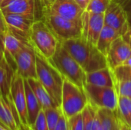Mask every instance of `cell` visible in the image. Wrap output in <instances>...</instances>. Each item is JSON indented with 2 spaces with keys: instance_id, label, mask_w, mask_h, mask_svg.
Segmentation results:
<instances>
[{
  "instance_id": "1",
  "label": "cell",
  "mask_w": 131,
  "mask_h": 130,
  "mask_svg": "<svg viewBox=\"0 0 131 130\" xmlns=\"http://www.w3.org/2000/svg\"><path fill=\"white\" fill-rule=\"evenodd\" d=\"M60 42L86 74L108 67L106 57L95 44L89 42L82 36Z\"/></svg>"
},
{
  "instance_id": "2",
  "label": "cell",
  "mask_w": 131,
  "mask_h": 130,
  "mask_svg": "<svg viewBox=\"0 0 131 130\" xmlns=\"http://www.w3.org/2000/svg\"><path fill=\"white\" fill-rule=\"evenodd\" d=\"M35 53L37 78L48 91L55 104L61 107L64 77L48 59L36 51Z\"/></svg>"
},
{
  "instance_id": "3",
  "label": "cell",
  "mask_w": 131,
  "mask_h": 130,
  "mask_svg": "<svg viewBox=\"0 0 131 130\" xmlns=\"http://www.w3.org/2000/svg\"><path fill=\"white\" fill-rule=\"evenodd\" d=\"M64 79L70 80L84 89L86 83V72L75 59L67 51L59 42L54 54L48 59Z\"/></svg>"
},
{
  "instance_id": "4",
  "label": "cell",
  "mask_w": 131,
  "mask_h": 130,
  "mask_svg": "<svg viewBox=\"0 0 131 130\" xmlns=\"http://www.w3.org/2000/svg\"><path fill=\"white\" fill-rule=\"evenodd\" d=\"M60 41L43 20L35 21L29 34V43L36 52L50 59L55 53Z\"/></svg>"
},
{
  "instance_id": "5",
  "label": "cell",
  "mask_w": 131,
  "mask_h": 130,
  "mask_svg": "<svg viewBox=\"0 0 131 130\" xmlns=\"http://www.w3.org/2000/svg\"><path fill=\"white\" fill-rule=\"evenodd\" d=\"M88 104V99L84 89L64 78L61 108L68 119L81 113Z\"/></svg>"
},
{
  "instance_id": "6",
  "label": "cell",
  "mask_w": 131,
  "mask_h": 130,
  "mask_svg": "<svg viewBox=\"0 0 131 130\" xmlns=\"http://www.w3.org/2000/svg\"><path fill=\"white\" fill-rule=\"evenodd\" d=\"M43 21L48 25L60 41L78 38L82 36V25L80 22L64 18L51 11L46 6Z\"/></svg>"
},
{
  "instance_id": "7",
  "label": "cell",
  "mask_w": 131,
  "mask_h": 130,
  "mask_svg": "<svg viewBox=\"0 0 131 130\" xmlns=\"http://www.w3.org/2000/svg\"><path fill=\"white\" fill-rule=\"evenodd\" d=\"M46 5L43 0H3L0 8L3 13H12L43 20Z\"/></svg>"
},
{
  "instance_id": "8",
  "label": "cell",
  "mask_w": 131,
  "mask_h": 130,
  "mask_svg": "<svg viewBox=\"0 0 131 130\" xmlns=\"http://www.w3.org/2000/svg\"><path fill=\"white\" fill-rule=\"evenodd\" d=\"M84 90L88 102L97 108L117 110L118 95L114 87H97L86 84Z\"/></svg>"
},
{
  "instance_id": "9",
  "label": "cell",
  "mask_w": 131,
  "mask_h": 130,
  "mask_svg": "<svg viewBox=\"0 0 131 130\" xmlns=\"http://www.w3.org/2000/svg\"><path fill=\"white\" fill-rule=\"evenodd\" d=\"M24 80L25 79L21 76L17 72H15L10 84L9 93L11 100L18 115L21 124L23 126H28Z\"/></svg>"
},
{
  "instance_id": "10",
  "label": "cell",
  "mask_w": 131,
  "mask_h": 130,
  "mask_svg": "<svg viewBox=\"0 0 131 130\" xmlns=\"http://www.w3.org/2000/svg\"><path fill=\"white\" fill-rule=\"evenodd\" d=\"M16 70L24 79L37 78L36 53L30 44H25L15 56Z\"/></svg>"
},
{
  "instance_id": "11",
  "label": "cell",
  "mask_w": 131,
  "mask_h": 130,
  "mask_svg": "<svg viewBox=\"0 0 131 130\" xmlns=\"http://www.w3.org/2000/svg\"><path fill=\"white\" fill-rule=\"evenodd\" d=\"M104 25L114 29L121 36L124 35L130 28L127 14L116 0L111 1L104 12Z\"/></svg>"
},
{
  "instance_id": "12",
  "label": "cell",
  "mask_w": 131,
  "mask_h": 130,
  "mask_svg": "<svg viewBox=\"0 0 131 130\" xmlns=\"http://www.w3.org/2000/svg\"><path fill=\"white\" fill-rule=\"evenodd\" d=\"M81 25L82 37L96 45L104 26V13H92L84 11Z\"/></svg>"
},
{
  "instance_id": "13",
  "label": "cell",
  "mask_w": 131,
  "mask_h": 130,
  "mask_svg": "<svg viewBox=\"0 0 131 130\" xmlns=\"http://www.w3.org/2000/svg\"><path fill=\"white\" fill-rule=\"evenodd\" d=\"M130 57L131 45L123 36H119L111 44L106 58L108 67L114 70L123 65Z\"/></svg>"
},
{
  "instance_id": "14",
  "label": "cell",
  "mask_w": 131,
  "mask_h": 130,
  "mask_svg": "<svg viewBox=\"0 0 131 130\" xmlns=\"http://www.w3.org/2000/svg\"><path fill=\"white\" fill-rule=\"evenodd\" d=\"M4 15L8 29L18 37L29 42V34L31 25L35 21V18L12 13H4Z\"/></svg>"
},
{
  "instance_id": "15",
  "label": "cell",
  "mask_w": 131,
  "mask_h": 130,
  "mask_svg": "<svg viewBox=\"0 0 131 130\" xmlns=\"http://www.w3.org/2000/svg\"><path fill=\"white\" fill-rule=\"evenodd\" d=\"M49 9L55 14L72 21L81 23L82 15L84 11L75 0H54Z\"/></svg>"
},
{
  "instance_id": "16",
  "label": "cell",
  "mask_w": 131,
  "mask_h": 130,
  "mask_svg": "<svg viewBox=\"0 0 131 130\" xmlns=\"http://www.w3.org/2000/svg\"><path fill=\"white\" fill-rule=\"evenodd\" d=\"M0 121L11 130H19L22 126L10 94L8 97H4L0 93Z\"/></svg>"
},
{
  "instance_id": "17",
  "label": "cell",
  "mask_w": 131,
  "mask_h": 130,
  "mask_svg": "<svg viewBox=\"0 0 131 130\" xmlns=\"http://www.w3.org/2000/svg\"><path fill=\"white\" fill-rule=\"evenodd\" d=\"M86 83L97 87L115 88L113 73L109 67L88 73L86 75Z\"/></svg>"
},
{
  "instance_id": "18",
  "label": "cell",
  "mask_w": 131,
  "mask_h": 130,
  "mask_svg": "<svg viewBox=\"0 0 131 130\" xmlns=\"http://www.w3.org/2000/svg\"><path fill=\"white\" fill-rule=\"evenodd\" d=\"M98 126L97 130H119L117 110L97 108Z\"/></svg>"
},
{
  "instance_id": "19",
  "label": "cell",
  "mask_w": 131,
  "mask_h": 130,
  "mask_svg": "<svg viewBox=\"0 0 131 130\" xmlns=\"http://www.w3.org/2000/svg\"><path fill=\"white\" fill-rule=\"evenodd\" d=\"M24 83H25V95H26L28 122V126H31L35 122L37 116L42 108L26 79L24 80Z\"/></svg>"
},
{
  "instance_id": "20",
  "label": "cell",
  "mask_w": 131,
  "mask_h": 130,
  "mask_svg": "<svg viewBox=\"0 0 131 130\" xmlns=\"http://www.w3.org/2000/svg\"><path fill=\"white\" fill-rule=\"evenodd\" d=\"M26 80L43 110L58 107L38 78H29Z\"/></svg>"
},
{
  "instance_id": "21",
  "label": "cell",
  "mask_w": 131,
  "mask_h": 130,
  "mask_svg": "<svg viewBox=\"0 0 131 130\" xmlns=\"http://www.w3.org/2000/svg\"><path fill=\"white\" fill-rule=\"evenodd\" d=\"M119 36L121 35H120V34L117 33L114 29L109 27L108 25H104L100 34L96 46L98 48V50L106 57L111 44Z\"/></svg>"
},
{
  "instance_id": "22",
  "label": "cell",
  "mask_w": 131,
  "mask_h": 130,
  "mask_svg": "<svg viewBox=\"0 0 131 130\" xmlns=\"http://www.w3.org/2000/svg\"><path fill=\"white\" fill-rule=\"evenodd\" d=\"M15 71L9 65L5 57L0 62V93L4 97L9 96L10 84Z\"/></svg>"
},
{
  "instance_id": "23",
  "label": "cell",
  "mask_w": 131,
  "mask_h": 130,
  "mask_svg": "<svg viewBox=\"0 0 131 130\" xmlns=\"http://www.w3.org/2000/svg\"><path fill=\"white\" fill-rule=\"evenodd\" d=\"M84 130H97L98 126L97 108L91 105L89 102L81 112Z\"/></svg>"
},
{
  "instance_id": "24",
  "label": "cell",
  "mask_w": 131,
  "mask_h": 130,
  "mask_svg": "<svg viewBox=\"0 0 131 130\" xmlns=\"http://www.w3.org/2000/svg\"><path fill=\"white\" fill-rule=\"evenodd\" d=\"M118 117L130 126L131 115V99L118 96V105L117 109Z\"/></svg>"
},
{
  "instance_id": "25",
  "label": "cell",
  "mask_w": 131,
  "mask_h": 130,
  "mask_svg": "<svg viewBox=\"0 0 131 130\" xmlns=\"http://www.w3.org/2000/svg\"><path fill=\"white\" fill-rule=\"evenodd\" d=\"M49 130H54L61 114L63 113L61 107H54L44 110Z\"/></svg>"
},
{
  "instance_id": "26",
  "label": "cell",
  "mask_w": 131,
  "mask_h": 130,
  "mask_svg": "<svg viewBox=\"0 0 131 130\" xmlns=\"http://www.w3.org/2000/svg\"><path fill=\"white\" fill-rule=\"evenodd\" d=\"M111 0H91L86 10L92 13H104Z\"/></svg>"
},
{
  "instance_id": "27",
  "label": "cell",
  "mask_w": 131,
  "mask_h": 130,
  "mask_svg": "<svg viewBox=\"0 0 131 130\" xmlns=\"http://www.w3.org/2000/svg\"><path fill=\"white\" fill-rule=\"evenodd\" d=\"M115 90L118 96H123L131 99V80L117 82L115 84Z\"/></svg>"
},
{
  "instance_id": "28",
  "label": "cell",
  "mask_w": 131,
  "mask_h": 130,
  "mask_svg": "<svg viewBox=\"0 0 131 130\" xmlns=\"http://www.w3.org/2000/svg\"><path fill=\"white\" fill-rule=\"evenodd\" d=\"M29 127L32 130H49L43 109L40 110L34 124Z\"/></svg>"
},
{
  "instance_id": "29",
  "label": "cell",
  "mask_w": 131,
  "mask_h": 130,
  "mask_svg": "<svg viewBox=\"0 0 131 130\" xmlns=\"http://www.w3.org/2000/svg\"><path fill=\"white\" fill-rule=\"evenodd\" d=\"M68 120L70 130H84L81 113L76 114V115L68 118Z\"/></svg>"
},
{
  "instance_id": "30",
  "label": "cell",
  "mask_w": 131,
  "mask_h": 130,
  "mask_svg": "<svg viewBox=\"0 0 131 130\" xmlns=\"http://www.w3.org/2000/svg\"><path fill=\"white\" fill-rule=\"evenodd\" d=\"M116 1L118 2L124 9L127 16L129 25L130 26H131V0H116Z\"/></svg>"
},
{
  "instance_id": "31",
  "label": "cell",
  "mask_w": 131,
  "mask_h": 130,
  "mask_svg": "<svg viewBox=\"0 0 131 130\" xmlns=\"http://www.w3.org/2000/svg\"><path fill=\"white\" fill-rule=\"evenodd\" d=\"M54 130H70L69 129V124H68V120L64 116V113L61 114L55 128Z\"/></svg>"
},
{
  "instance_id": "32",
  "label": "cell",
  "mask_w": 131,
  "mask_h": 130,
  "mask_svg": "<svg viewBox=\"0 0 131 130\" xmlns=\"http://www.w3.org/2000/svg\"><path fill=\"white\" fill-rule=\"evenodd\" d=\"M8 30V25L3 11L0 8V35H2Z\"/></svg>"
},
{
  "instance_id": "33",
  "label": "cell",
  "mask_w": 131,
  "mask_h": 130,
  "mask_svg": "<svg viewBox=\"0 0 131 130\" xmlns=\"http://www.w3.org/2000/svg\"><path fill=\"white\" fill-rule=\"evenodd\" d=\"M75 1H76V2L80 5V7H81L83 10L85 11L91 0H75Z\"/></svg>"
},
{
  "instance_id": "34",
  "label": "cell",
  "mask_w": 131,
  "mask_h": 130,
  "mask_svg": "<svg viewBox=\"0 0 131 130\" xmlns=\"http://www.w3.org/2000/svg\"><path fill=\"white\" fill-rule=\"evenodd\" d=\"M118 120H119V126H120V128L119 130H131V127L129 126L127 123H125L122 120H121L119 117H118Z\"/></svg>"
},
{
  "instance_id": "35",
  "label": "cell",
  "mask_w": 131,
  "mask_h": 130,
  "mask_svg": "<svg viewBox=\"0 0 131 130\" xmlns=\"http://www.w3.org/2000/svg\"><path fill=\"white\" fill-rule=\"evenodd\" d=\"M123 37H124V38L131 45V26H130L129 29L127 30V31L126 32V34L124 35H123Z\"/></svg>"
},
{
  "instance_id": "36",
  "label": "cell",
  "mask_w": 131,
  "mask_h": 130,
  "mask_svg": "<svg viewBox=\"0 0 131 130\" xmlns=\"http://www.w3.org/2000/svg\"><path fill=\"white\" fill-rule=\"evenodd\" d=\"M0 130H11L7 126H5L2 122L0 121Z\"/></svg>"
},
{
  "instance_id": "37",
  "label": "cell",
  "mask_w": 131,
  "mask_h": 130,
  "mask_svg": "<svg viewBox=\"0 0 131 130\" xmlns=\"http://www.w3.org/2000/svg\"><path fill=\"white\" fill-rule=\"evenodd\" d=\"M3 58H4V52H3L2 45H1V44H0V62L2 61Z\"/></svg>"
},
{
  "instance_id": "38",
  "label": "cell",
  "mask_w": 131,
  "mask_h": 130,
  "mask_svg": "<svg viewBox=\"0 0 131 130\" xmlns=\"http://www.w3.org/2000/svg\"><path fill=\"white\" fill-rule=\"evenodd\" d=\"M44 1V2L45 3V5H47V6H50V5L54 1V0H43Z\"/></svg>"
},
{
  "instance_id": "39",
  "label": "cell",
  "mask_w": 131,
  "mask_h": 130,
  "mask_svg": "<svg viewBox=\"0 0 131 130\" xmlns=\"http://www.w3.org/2000/svg\"><path fill=\"white\" fill-rule=\"evenodd\" d=\"M124 65H127V66H130L131 67V57L127 61H126V62H125V63H124Z\"/></svg>"
},
{
  "instance_id": "40",
  "label": "cell",
  "mask_w": 131,
  "mask_h": 130,
  "mask_svg": "<svg viewBox=\"0 0 131 130\" xmlns=\"http://www.w3.org/2000/svg\"><path fill=\"white\" fill-rule=\"evenodd\" d=\"M19 130H32V129H31L29 126H21Z\"/></svg>"
},
{
  "instance_id": "41",
  "label": "cell",
  "mask_w": 131,
  "mask_h": 130,
  "mask_svg": "<svg viewBox=\"0 0 131 130\" xmlns=\"http://www.w3.org/2000/svg\"><path fill=\"white\" fill-rule=\"evenodd\" d=\"M2 2H3V0H0V5L2 4Z\"/></svg>"
}]
</instances>
